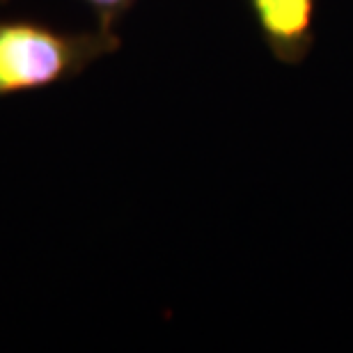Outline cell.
<instances>
[{
    "label": "cell",
    "mask_w": 353,
    "mask_h": 353,
    "mask_svg": "<svg viewBox=\"0 0 353 353\" xmlns=\"http://www.w3.org/2000/svg\"><path fill=\"white\" fill-rule=\"evenodd\" d=\"M115 30L65 32L34 21L0 23V97L44 90L69 81L115 53Z\"/></svg>",
    "instance_id": "obj_1"
},
{
    "label": "cell",
    "mask_w": 353,
    "mask_h": 353,
    "mask_svg": "<svg viewBox=\"0 0 353 353\" xmlns=\"http://www.w3.org/2000/svg\"><path fill=\"white\" fill-rule=\"evenodd\" d=\"M259 32L285 65H299L314 41V0H250Z\"/></svg>",
    "instance_id": "obj_2"
},
{
    "label": "cell",
    "mask_w": 353,
    "mask_h": 353,
    "mask_svg": "<svg viewBox=\"0 0 353 353\" xmlns=\"http://www.w3.org/2000/svg\"><path fill=\"white\" fill-rule=\"evenodd\" d=\"M83 3L97 14L99 26L115 30V23L131 10L136 0H83Z\"/></svg>",
    "instance_id": "obj_3"
}]
</instances>
